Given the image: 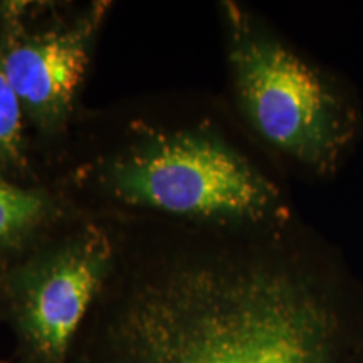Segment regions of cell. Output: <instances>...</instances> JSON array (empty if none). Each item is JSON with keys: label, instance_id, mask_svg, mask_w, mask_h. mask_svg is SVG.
<instances>
[{"label": "cell", "instance_id": "cell-1", "mask_svg": "<svg viewBox=\"0 0 363 363\" xmlns=\"http://www.w3.org/2000/svg\"><path fill=\"white\" fill-rule=\"evenodd\" d=\"M79 335L69 363H331L335 320L286 272L180 259L99 296Z\"/></svg>", "mask_w": 363, "mask_h": 363}, {"label": "cell", "instance_id": "cell-2", "mask_svg": "<svg viewBox=\"0 0 363 363\" xmlns=\"http://www.w3.org/2000/svg\"><path fill=\"white\" fill-rule=\"evenodd\" d=\"M118 197L182 216L256 217L269 187L233 152L195 135L162 136L110 170Z\"/></svg>", "mask_w": 363, "mask_h": 363}, {"label": "cell", "instance_id": "cell-3", "mask_svg": "<svg viewBox=\"0 0 363 363\" xmlns=\"http://www.w3.org/2000/svg\"><path fill=\"white\" fill-rule=\"evenodd\" d=\"M110 247L83 235L29 266L12 289V313L33 363H69L86 318L103 293Z\"/></svg>", "mask_w": 363, "mask_h": 363}, {"label": "cell", "instance_id": "cell-4", "mask_svg": "<svg viewBox=\"0 0 363 363\" xmlns=\"http://www.w3.org/2000/svg\"><path fill=\"white\" fill-rule=\"evenodd\" d=\"M239 91L271 143L315 157L328 142L331 101L318 76L281 45L251 40L234 54Z\"/></svg>", "mask_w": 363, "mask_h": 363}, {"label": "cell", "instance_id": "cell-5", "mask_svg": "<svg viewBox=\"0 0 363 363\" xmlns=\"http://www.w3.org/2000/svg\"><path fill=\"white\" fill-rule=\"evenodd\" d=\"M86 66V40L76 30L19 40L0 61V69L21 103L48 123L69 108Z\"/></svg>", "mask_w": 363, "mask_h": 363}, {"label": "cell", "instance_id": "cell-6", "mask_svg": "<svg viewBox=\"0 0 363 363\" xmlns=\"http://www.w3.org/2000/svg\"><path fill=\"white\" fill-rule=\"evenodd\" d=\"M48 212V202L34 190L9 184L0 177V247L9 246L38 225Z\"/></svg>", "mask_w": 363, "mask_h": 363}, {"label": "cell", "instance_id": "cell-7", "mask_svg": "<svg viewBox=\"0 0 363 363\" xmlns=\"http://www.w3.org/2000/svg\"><path fill=\"white\" fill-rule=\"evenodd\" d=\"M22 140V103L0 69V160L17 157Z\"/></svg>", "mask_w": 363, "mask_h": 363}, {"label": "cell", "instance_id": "cell-8", "mask_svg": "<svg viewBox=\"0 0 363 363\" xmlns=\"http://www.w3.org/2000/svg\"><path fill=\"white\" fill-rule=\"evenodd\" d=\"M0 363H2V362H0Z\"/></svg>", "mask_w": 363, "mask_h": 363}]
</instances>
